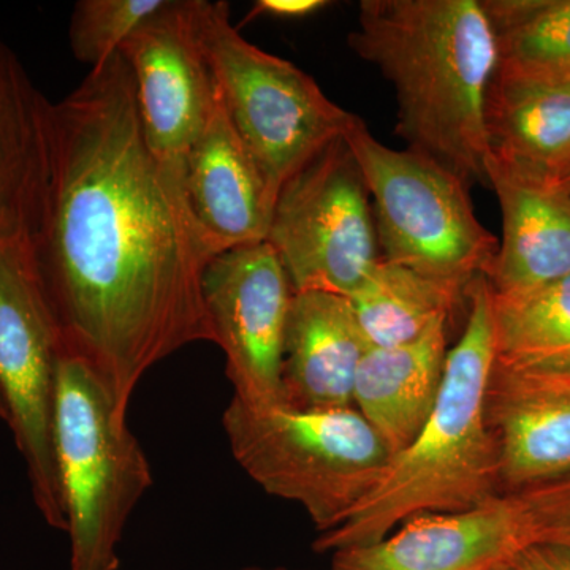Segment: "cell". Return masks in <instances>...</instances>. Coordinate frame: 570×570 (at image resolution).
Here are the masks:
<instances>
[{"instance_id": "29", "label": "cell", "mask_w": 570, "mask_h": 570, "mask_svg": "<svg viewBox=\"0 0 570 570\" xmlns=\"http://www.w3.org/2000/svg\"><path fill=\"white\" fill-rule=\"evenodd\" d=\"M494 570H513L512 562H510V564L501 566V568Z\"/></svg>"}, {"instance_id": "26", "label": "cell", "mask_w": 570, "mask_h": 570, "mask_svg": "<svg viewBox=\"0 0 570 570\" xmlns=\"http://www.w3.org/2000/svg\"><path fill=\"white\" fill-rule=\"evenodd\" d=\"M513 570H570V553L550 546L524 547L513 558Z\"/></svg>"}, {"instance_id": "27", "label": "cell", "mask_w": 570, "mask_h": 570, "mask_svg": "<svg viewBox=\"0 0 570 570\" xmlns=\"http://www.w3.org/2000/svg\"><path fill=\"white\" fill-rule=\"evenodd\" d=\"M242 570H305V569H288V568H246Z\"/></svg>"}, {"instance_id": "5", "label": "cell", "mask_w": 570, "mask_h": 570, "mask_svg": "<svg viewBox=\"0 0 570 570\" xmlns=\"http://www.w3.org/2000/svg\"><path fill=\"white\" fill-rule=\"evenodd\" d=\"M223 426L239 468L272 497L335 530L377 485L392 453L355 407L307 411L230 401Z\"/></svg>"}, {"instance_id": "20", "label": "cell", "mask_w": 570, "mask_h": 570, "mask_svg": "<svg viewBox=\"0 0 570 570\" xmlns=\"http://www.w3.org/2000/svg\"><path fill=\"white\" fill-rule=\"evenodd\" d=\"M466 291L468 285L381 258L348 299L367 347H395L419 340L439 321H449Z\"/></svg>"}, {"instance_id": "28", "label": "cell", "mask_w": 570, "mask_h": 570, "mask_svg": "<svg viewBox=\"0 0 570 570\" xmlns=\"http://www.w3.org/2000/svg\"><path fill=\"white\" fill-rule=\"evenodd\" d=\"M562 184H564L566 189H568L569 194H570V174L568 176H566L564 179H562Z\"/></svg>"}, {"instance_id": "7", "label": "cell", "mask_w": 570, "mask_h": 570, "mask_svg": "<svg viewBox=\"0 0 570 570\" xmlns=\"http://www.w3.org/2000/svg\"><path fill=\"white\" fill-rule=\"evenodd\" d=\"M343 138L370 193L382 261L463 285L490 275L499 242L463 179L423 154L389 148L360 118Z\"/></svg>"}, {"instance_id": "6", "label": "cell", "mask_w": 570, "mask_h": 570, "mask_svg": "<svg viewBox=\"0 0 570 570\" xmlns=\"http://www.w3.org/2000/svg\"><path fill=\"white\" fill-rule=\"evenodd\" d=\"M195 39L236 132L277 198L316 154L340 140L358 116L330 100L295 63L247 41L223 0H190Z\"/></svg>"}, {"instance_id": "3", "label": "cell", "mask_w": 570, "mask_h": 570, "mask_svg": "<svg viewBox=\"0 0 570 570\" xmlns=\"http://www.w3.org/2000/svg\"><path fill=\"white\" fill-rule=\"evenodd\" d=\"M466 295V325L449 351L433 412L351 515L318 535V553L377 542L414 517L464 512L504 493L497 439L487 420V390L497 365L489 279H472Z\"/></svg>"}, {"instance_id": "12", "label": "cell", "mask_w": 570, "mask_h": 570, "mask_svg": "<svg viewBox=\"0 0 570 570\" xmlns=\"http://www.w3.org/2000/svg\"><path fill=\"white\" fill-rule=\"evenodd\" d=\"M531 546L510 493L456 513H425L377 542L333 551L332 570H494Z\"/></svg>"}, {"instance_id": "2", "label": "cell", "mask_w": 570, "mask_h": 570, "mask_svg": "<svg viewBox=\"0 0 570 570\" xmlns=\"http://www.w3.org/2000/svg\"><path fill=\"white\" fill-rule=\"evenodd\" d=\"M348 48L395 89L407 149L490 189L485 105L499 51L482 0H362Z\"/></svg>"}, {"instance_id": "14", "label": "cell", "mask_w": 570, "mask_h": 570, "mask_svg": "<svg viewBox=\"0 0 570 570\" xmlns=\"http://www.w3.org/2000/svg\"><path fill=\"white\" fill-rule=\"evenodd\" d=\"M183 183L190 213L217 254L266 242L276 197L219 96L186 154Z\"/></svg>"}, {"instance_id": "19", "label": "cell", "mask_w": 570, "mask_h": 570, "mask_svg": "<svg viewBox=\"0 0 570 570\" xmlns=\"http://www.w3.org/2000/svg\"><path fill=\"white\" fill-rule=\"evenodd\" d=\"M448 318L425 335L395 347H370L354 384L352 406L396 455L433 412L448 362Z\"/></svg>"}, {"instance_id": "23", "label": "cell", "mask_w": 570, "mask_h": 570, "mask_svg": "<svg viewBox=\"0 0 570 570\" xmlns=\"http://www.w3.org/2000/svg\"><path fill=\"white\" fill-rule=\"evenodd\" d=\"M168 0H80L75 3L69 26L75 59L97 67L121 50L124 41L149 18L167 7Z\"/></svg>"}, {"instance_id": "18", "label": "cell", "mask_w": 570, "mask_h": 570, "mask_svg": "<svg viewBox=\"0 0 570 570\" xmlns=\"http://www.w3.org/2000/svg\"><path fill=\"white\" fill-rule=\"evenodd\" d=\"M51 105L0 39V242H31L47 186Z\"/></svg>"}, {"instance_id": "10", "label": "cell", "mask_w": 570, "mask_h": 570, "mask_svg": "<svg viewBox=\"0 0 570 570\" xmlns=\"http://www.w3.org/2000/svg\"><path fill=\"white\" fill-rule=\"evenodd\" d=\"M214 344L236 400L254 406L285 404L284 343L294 288L268 243L217 254L204 276Z\"/></svg>"}, {"instance_id": "16", "label": "cell", "mask_w": 570, "mask_h": 570, "mask_svg": "<svg viewBox=\"0 0 570 570\" xmlns=\"http://www.w3.org/2000/svg\"><path fill=\"white\" fill-rule=\"evenodd\" d=\"M487 170L502 214V239L487 276L493 294H521L570 276V194L564 184L520 174L493 159Z\"/></svg>"}, {"instance_id": "4", "label": "cell", "mask_w": 570, "mask_h": 570, "mask_svg": "<svg viewBox=\"0 0 570 570\" xmlns=\"http://www.w3.org/2000/svg\"><path fill=\"white\" fill-rule=\"evenodd\" d=\"M55 450L70 539V570H118L119 546L153 469L107 382L62 347Z\"/></svg>"}, {"instance_id": "8", "label": "cell", "mask_w": 570, "mask_h": 570, "mask_svg": "<svg viewBox=\"0 0 570 570\" xmlns=\"http://www.w3.org/2000/svg\"><path fill=\"white\" fill-rule=\"evenodd\" d=\"M62 335L26 243L0 242V417L28 469L48 527L67 532L55 450Z\"/></svg>"}, {"instance_id": "22", "label": "cell", "mask_w": 570, "mask_h": 570, "mask_svg": "<svg viewBox=\"0 0 570 570\" xmlns=\"http://www.w3.org/2000/svg\"><path fill=\"white\" fill-rule=\"evenodd\" d=\"M499 63L570 73V0H482Z\"/></svg>"}, {"instance_id": "1", "label": "cell", "mask_w": 570, "mask_h": 570, "mask_svg": "<svg viewBox=\"0 0 570 570\" xmlns=\"http://www.w3.org/2000/svg\"><path fill=\"white\" fill-rule=\"evenodd\" d=\"M29 249L62 347L99 373L124 415L157 363L214 343L204 276L217 253L190 213L181 168L146 140L121 51L51 105Z\"/></svg>"}, {"instance_id": "21", "label": "cell", "mask_w": 570, "mask_h": 570, "mask_svg": "<svg viewBox=\"0 0 570 570\" xmlns=\"http://www.w3.org/2000/svg\"><path fill=\"white\" fill-rule=\"evenodd\" d=\"M493 324L498 365L570 374V276L493 294Z\"/></svg>"}, {"instance_id": "24", "label": "cell", "mask_w": 570, "mask_h": 570, "mask_svg": "<svg viewBox=\"0 0 570 570\" xmlns=\"http://www.w3.org/2000/svg\"><path fill=\"white\" fill-rule=\"evenodd\" d=\"M510 494L519 504L531 546L539 543L570 553V472Z\"/></svg>"}, {"instance_id": "9", "label": "cell", "mask_w": 570, "mask_h": 570, "mask_svg": "<svg viewBox=\"0 0 570 570\" xmlns=\"http://www.w3.org/2000/svg\"><path fill=\"white\" fill-rule=\"evenodd\" d=\"M266 243L296 292L351 298L381 261L370 193L344 138L303 165L277 194Z\"/></svg>"}, {"instance_id": "15", "label": "cell", "mask_w": 570, "mask_h": 570, "mask_svg": "<svg viewBox=\"0 0 570 570\" xmlns=\"http://www.w3.org/2000/svg\"><path fill=\"white\" fill-rule=\"evenodd\" d=\"M485 124L497 163L549 181L570 174V73L499 63Z\"/></svg>"}, {"instance_id": "13", "label": "cell", "mask_w": 570, "mask_h": 570, "mask_svg": "<svg viewBox=\"0 0 570 570\" xmlns=\"http://www.w3.org/2000/svg\"><path fill=\"white\" fill-rule=\"evenodd\" d=\"M487 420L504 493L570 472V374L494 365Z\"/></svg>"}, {"instance_id": "25", "label": "cell", "mask_w": 570, "mask_h": 570, "mask_svg": "<svg viewBox=\"0 0 570 570\" xmlns=\"http://www.w3.org/2000/svg\"><path fill=\"white\" fill-rule=\"evenodd\" d=\"M326 0H258L245 18V22L258 17L279 18V20H302L326 9Z\"/></svg>"}, {"instance_id": "11", "label": "cell", "mask_w": 570, "mask_h": 570, "mask_svg": "<svg viewBox=\"0 0 570 570\" xmlns=\"http://www.w3.org/2000/svg\"><path fill=\"white\" fill-rule=\"evenodd\" d=\"M119 51L132 69L146 140L160 160L183 170L217 100L195 39L190 0H168Z\"/></svg>"}, {"instance_id": "17", "label": "cell", "mask_w": 570, "mask_h": 570, "mask_svg": "<svg viewBox=\"0 0 570 570\" xmlns=\"http://www.w3.org/2000/svg\"><path fill=\"white\" fill-rule=\"evenodd\" d=\"M367 344L346 296L296 292L284 343L285 404L307 411L346 409Z\"/></svg>"}]
</instances>
